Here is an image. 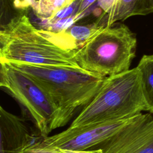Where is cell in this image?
Wrapping results in <instances>:
<instances>
[{"label": "cell", "instance_id": "6da1fadb", "mask_svg": "<svg viewBox=\"0 0 153 153\" xmlns=\"http://www.w3.org/2000/svg\"><path fill=\"white\" fill-rule=\"evenodd\" d=\"M8 63L30 76L46 92L59 111L60 127L91 101L106 78L82 68Z\"/></svg>", "mask_w": 153, "mask_h": 153}, {"label": "cell", "instance_id": "7a4b0ae2", "mask_svg": "<svg viewBox=\"0 0 153 153\" xmlns=\"http://www.w3.org/2000/svg\"><path fill=\"white\" fill-rule=\"evenodd\" d=\"M76 50L62 48L41 35L25 12L0 25L1 62L81 68Z\"/></svg>", "mask_w": 153, "mask_h": 153}, {"label": "cell", "instance_id": "3957f363", "mask_svg": "<svg viewBox=\"0 0 153 153\" xmlns=\"http://www.w3.org/2000/svg\"><path fill=\"white\" fill-rule=\"evenodd\" d=\"M142 111H147V108L136 67L106 77L97 94L82 109L71 126L126 119Z\"/></svg>", "mask_w": 153, "mask_h": 153}, {"label": "cell", "instance_id": "7c38bea8", "mask_svg": "<svg viewBox=\"0 0 153 153\" xmlns=\"http://www.w3.org/2000/svg\"><path fill=\"white\" fill-rule=\"evenodd\" d=\"M101 25L98 23L89 25L71 26L63 30L60 31L65 34L73 44L74 47L78 48Z\"/></svg>", "mask_w": 153, "mask_h": 153}, {"label": "cell", "instance_id": "8fae6325", "mask_svg": "<svg viewBox=\"0 0 153 153\" xmlns=\"http://www.w3.org/2000/svg\"><path fill=\"white\" fill-rule=\"evenodd\" d=\"M74 0H38L31 5L34 14L41 20H49L69 6Z\"/></svg>", "mask_w": 153, "mask_h": 153}, {"label": "cell", "instance_id": "4fadbf2b", "mask_svg": "<svg viewBox=\"0 0 153 153\" xmlns=\"http://www.w3.org/2000/svg\"><path fill=\"white\" fill-rule=\"evenodd\" d=\"M35 141L26 149L25 153H103L99 148L85 151H74L57 147H43L37 145Z\"/></svg>", "mask_w": 153, "mask_h": 153}, {"label": "cell", "instance_id": "277c9868", "mask_svg": "<svg viewBox=\"0 0 153 153\" xmlns=\"http://www.w3.org/2000/svg\"><path fill=\"white\" fill-rule=\"evenodd\" d=\"M136 47V35L126 25H102L76 50L75 59L82 69L107 77L130 69Z\"/></svg>", "mask_w": 153, "mask_h": 153}, {"label": "cell", "instance_id": "52a82bcc", "mask_svg": "<svg viewBox=\"0 0 153 153\" xmlns=\"http://www.w3.org/2000/svg\"><path fill=\"white\" fill-rule=\"evenodd\" d=\"M103 153H153V115L139 113L96 149Z\"/></svg>", "mask_w": 153, "mask_h": 153}, {"label": "cell", "instance_id": "30bf717a", "mask_svg": "<svg viewBox=\"0 0 153 153\" xmlns=\"http://www.w3.org/2000/svg\"><path fill=\"white\" fill-rule=\"evenodd\" d=\"M136 68L147 111L153 115V54L143 55Z\"/></svg>", "mask_w": 153, "mask_h": 153}, {"label": "cell", "instance_id": "5b68a950", "mask_svg": "<svg viewBox=\"0 0 153 153\" xmlns=\"http://www.w3.org/2000/svg\"><path fill=\"white\" fill-rule=\"evenodd\" d=\"M0 86L12 96L34 123L41 137L60 127L59 111L46 92L25 72L0 62Z\"/></svg>", "mask_w": 153, "mask_h": 153}, {"label": "cell", "instance_id": "ba28073f", "mask_svg": "<svg viewBox=\"0 0 153 153\" xmlns=\"http://www.w3.org/2000/svg\"><path fill=\"white\" fill-rule=\"evenodd\" d=\"M0 153H25L35 139L24 120L0 107Z\"/></svg>", "mask_w": 153, "mask_h": 153}, {"label": "cell", "instance_id": "5bb4252c", "mask_svg": "<svg viewBox=\"0 0 153 153\" xmlns=\"http://www.w3.org/2000/svg\"><path fill=\"white\" fill-rule=\"evenodd\" d=\"M153 13V0H138L134 10V16H145Z\"/></svg>", "mask_w": 153, "mask_h": 153}, {"label": "cell", "instance_id": "8992f818", "mask_svg": "<svg viewBox=\"0 0 153 153\" xmlns=\"http://www.w3.org/2000/svg\"><path fill=\"white\" fill-rule=\"evenodd\" d=\"M131 118L81 126H70L56 134L36 139L35 143L43 147H57L74 151L96 149L115 134Z\"/></svg>", "mask_w": 153, "mask_h": 153}, {"label": "cell", "instance_id": "9c48e42d", "mask_svg": "<svg viewBox=\"0 0 153 153\" xmlns=\"http://www.w3.org/2000/svg\"><path fill=\"white\" fill-rule=\"evenodd\" d=\"M138 0H97L106 19L104 25L109 26L133 16Z\"/></svg>", "mask_w": 153, "mask_h": 153}]
</instances>
